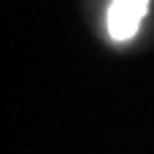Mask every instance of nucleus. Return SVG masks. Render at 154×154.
I'll use <instances>...</instances> for the list:
<instances>
[{"label": "nucleus", "instance_id": "nucleus-1", "mask_svg": "<svg viewBox=\"0 0 154 154\" xmlns=\"http://www.w3.org/2000/svg\"><path fill=\"white\" fill-rule=\"evenodd\" d=\"M149 11V0H111L108 5V35L116 43L133 41L141 19Z\"/></svg>", "mask_w": 154, "mask_h": 154}]
</instances>
